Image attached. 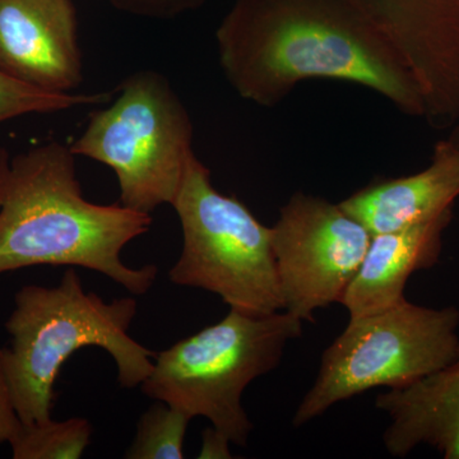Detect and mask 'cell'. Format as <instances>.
<instances>
[{
	"mask_svg": "<svg viewBox=\"0 0 459 459\" xmlns=\"http://www.w3.org/2000/svg\"><path fill=\"white\" fill-rule=\"evenodd\" d=\"M216 41L230 86L259 107H276L304 81L334 80L374 91L410 117H425L400 57L346 0H235Z\"/></svg>",
	"mask_w": 459,
	"mask_h": 459,
	"instance_id": "obj_1",
	"label": "cell"
},
{
	"mask_svg": "<svg viewBox=\"0 0 459 459\" xmlns=\"http://www.w3.org/2000/svg\"><path fill=\"white\" fill-rule=\"evenodd\" d=\"M152 216L84 198L71 147L51 141L12 156L0 147V274L68 265L105 274L133 295L155 283V264H124L126 246Z\"/></svg>",
	"mask_w": 459,
	"mask_h": 459,
	"instance_id": "obj_2",
	"label": "cell"
},
{
	"mask_svg": "<svg viewBox=\"0 0 459 459\" xmlns=\"http://www.w3.org/2000/svg\"><path fill=\"white\" fill-rule=\"evenodd\" d=\"M135 314L134 299L107 303L83 289L74 268L65 272L56 287L18 290L13 312L5 322L11 346L0 352L22 424L49 421L60 369L83 347H100L114 359L124 388L141 385L152 371L157 353L129 336Z\"/></svg>",
	"mask_w": 459,
	"mask_h": 459,
	"instance_id": "obj_3",
	"label": "cell"
},
{
	"mask_svg": "<svg viewBox=\"0 0 459 459\" xmlns=\"http://www.w3.org/2000/svg\"><path fill=\"white\" fill-rule=\"evenodd\" d=\"M303 320L286 310L268 316L230 309L225 318L157 353L142 391L155 401L205 418L231 443L247 446L253 424L244 392L279 367L287 343L303 333Z\"/></svg>",
	"mask_w": 459,
	"mask_h": 459,
	"instance_id": "obj_4",
	"label": "cell"
},
{
	"mask_svg": "<svg viewBox=\"0 0 459 459\" xmlns=\"http://www.w3.org/2000/svg\"><path fill=\"white\" fill-rule=\"evenodd\" d=\"M117 98L91 114L75 156L107 165L117 175L124 207L152 214L174 204L193 150L195 126L170 81L144 69L124 78Z\"/></svg>",
	"mask_w": 459,
	"mask_h": 459,
	"instance_id": "obj_5",
	"label": "cell"
},
{
	"mask_svg": "<svg viewBox=\"0 0 459 459\" xmlns=\"http://www.w3.org/2000/svg\"><path fill=\"white\" fill-rule=\"evenodd\" d=\"M172 208L183 232L181 255L169 272L172 283L212 292L230 309L250 316L283 310L272 228L214 188L210 169L195 153Z\"/></svg>",
	"mask_w": 459,
	"mask_h": 459,
	"instance_id": "obj_6",
	"label": "cell"
},
{
	"mask_svg": "<svg viewBox=\"0 0 459 459\" xmlns=\"http://www.w3.org/2000/svg\"><path fill=\"white\" fill-rule=\"evenodd\" d=\"M459 310L402 301L391 309L350 318L323 352L318 376L295 411L303 427L334 404L370 389L403 388L448 365L457 353Z\"/></svg>",
	"mask_w": 459,
	"mask_h": 459,
	"instance_id": "obj_7",
	"label": "cell"
},
{
	"mask_svg": "<svg viewBox=\"0 0 459 459\" xmlns=\"http://www.w3.org/2000/svg\"><path fill=\"white\" fill-rule=\"evenodd\" d=\"M371 238L340 204L295 193L272 226L283 310L313 323L316 310L340 303Z\"/></svg>",
	"mask_w": 459,
	"mask_h": 459,
	"instance_id": "obj_8",
	"label": "cell"
},
{
	"mask_svg": "<svg viewBox=\"0 0 459 459\" xmlns=\"http://www.w3.org/2000/svg\"><path fill=\"white\" fill-rule=\"evenodd\" d=\"M360 12L400 57L434 126L459 122V0H365Z\"/></svg>",
	"mask_w": 459,
	"mask_h": 459,
	"instance_id": "obj_9",
	"label": "cell"
},
{
	"mask_svg": "<svg viewBox=\"0 0 459 459\" xmlns=\"http://www.w3.org/2000/svg\"><path fill=\"white\" fill-rule=\"evenodd\" d=\"M0 71L49 92L82 86L74 0H0Z\"/></svg>",
	"mask_w": 459,
	"mask_h": 459,
	"instance_id": "obj_10",
	"label": "cell"
},
{
	"mask_svg": "<svg viewBox=\"0 0 459 459\" xmlns=\"http://www.w3.org/2000/svg\"><path fill=\"white\" fill-rule=\"evenodd\" d=\"M459 198V150L449 140L435 144L424 170L377 181L341 202L344 212L371 237L431 221Z\"/></svg>",
	"mask_w": 459,
	"mask_h": 459,
	"instance_id": "obj_11",
	"label": "cell"
},
{
	"mask_svg": "<svg viewBox=\"0 0 459 459\" xmlns=\"http://www.w3.org/2000/svg\"><path fill=\"white\" fill-rule=\"evenodd\" d=\"M453 210L431 221L374 235L358 273L341 298L350 318L391 309L406 300L404 289L413 273L439 263L443 238Z\"/></svg>",
	"mask_w": 459,
	"mask_h": 459,
	"instance_id": "obj_12",
	"label": "cell"
},
{
	"mask_svg": "<svg viewBox=\"0 0 459 459\" xmlns=\"http://www.w3.org/2000/svg\"><path fill=\"white\" fill-rule=\"evenodd\" d=\"M391 424L383 435L389 455L403 458L420 446L459 459V344L455 358L430 376L377 395Z\"/></svg>",
	"mask_w": 459,
	"mask_h": 459,
	"instance_id": "obj_13",
	"label": "cell"
},
{
	"mask_svg": "<svg viewBox=\"0 0 459 459\" xmlns=\"http://www.w3.org/2000/svg\"><path fill=\"white\" fill-rule=\"evenodd\" d=\"M91 437L89 420L50 419L41 424L23 425L9 446L14 459H80L90 446Z\"/></svg>",
	"mask_w": 459,
	"mask_h": 459,
	"instance_id": "obj_14",
	"label": "cell"
},
{
	"mask_svg": "<svg viewBox=\"0 0 459 459\" xmlns=\"http://www.w3.org/2000/svg\"><path fill=\"white\" fill-rule=\"evenodd\" d=\"M190 419L186 413L157 401L141 416L137 434L124 457L183 459L184 440Z\"/></svg>",
	"mask_w": 459,
	"mask_h": 459,
	"instance_id": "obj_15",
	"label": "cell"
},
{
	"mask_svg": "<svg viewBox=\"0 0 459 459\" xmlns=\"http://www.w3.org/2000/svg\"><path fill=\"white\" fill-rule=\"evenodd\" d=\"M113 93H56L36 89L0 71V123L30 114H53L89 105H108Z\"/></svg>",
	"mask_w": 459,
	"mask_h": 459,
	"instance_id": "obj_16",
	"label": "cell"
},
{
	"mask_svg": "<svg viewBox=\"0 0 459 459\" xmlns=\"http://www.w3.org/2000/svg\"><path fill=\"white\" fill-rule=\"evenodd\" d=\"M117 11L151 20H172L201 8L207 0H108Z\"/></svg>",
	"mask_w": 459,
	"mask_h": 459,
	"instance_id": "obj_17",
	"label": "cell"
},
{
	"mask_svg": "<svg viewBox=\"0 0 459 459\" xmlns=\"http://www.w3.org/2000/svg\"><path fill=\"white\" fill-rule=\"evenodd\" d=\"M22 427V421L14 406L4 365H3L2 352H0V446L5 443L11 444Z\"/></svg>",
	"mask_w": 459,
	"mask_h": 459,
	"instance_id": "obj_18",
	"label": "cell"
},
{
	"mask_svg": "<svg viewBox=\"0 0 459 459\" xmlns=\"http://www.w3.org/2000/svg\"><path fill=\"white\" fill-rule=\"evenodd\" d=\"M231 440L216 429H205L202 434V448L198 458L201 459H229L232 458L230 452Z\"/></svg>",
	"mask_w": 459,
	"mask_h": 459,
	"instance_id": "obj_19",
	"label": "cell"
},
{
	"mask_svg": "<svg viewBox=\"0 0 459 459\" xmlns=\"http://www.w3.org/2000/svg\"><path fill=\"white\" fill-rule=\"evenodd\" d=\"M449 141L455 144V147L459 150V122L457 126H455V131L452 132L451 137L448 138Z\"/></svg>",
	"mask_w": 459,
	"mask_h": 459,
	"instance_id": "obj_20",
	"label": "cell"
},
{
	"mask_svg": "<svg viewBox=\"0 0 459 459\" xmlns=\"http://www.w3.org/2000/svg\"><path fill=\"white\" fill-rule=\"evenodd\" d=\"M346 2H347V0H346Z\"/></svg>",
	"mask_w": 459,
	"mask_h": 459,
	"instance_id": "obj_21",
	"label": "cell"
}]
</instances>
